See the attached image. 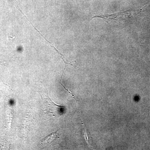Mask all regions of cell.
Returning a JSON list of instances; mask_svg holds the SVG:
<instances>
[{"label":"cell","mask_w":150,"mask_h":150,"mask_svg":"<svg viewBox=\"0 0 150 150\" xmlns=\"http://www.w3.org/2000/svg\"><path fill=\"white\" fill-rule=\"evenodd\" d=\"M57 137H58V134H57V131H56L50 134L41 140V144L42 145L49 144L51 142H53V141Z\"/></svg>","instance_id":"2"},{"label":"cell","mask_w":150,"mask_h":150,"mask_svg":"<svg viewBox=\"0 0 150 150\" xmlns=\"http://www.w3.org/2000/svg\"><path fill=\"white\" fill-rule=\"evenodd\" d=\"M81 123L83 127V136L84 137L88 145L90 147L91 146V145L90 144V138H91L90 135L89 133H88L87 130L86 129L83 121L81 122Z\"/></svg>","instance_id":"3"},{"label":"cell","mask_w":150,"mask_h":150,"mask_svg":"<svg viewBox=\"0 0 150 150\" xmlns=\"http://www.w3.org/2000/svg\"><path fill=\"white\" fill-rule=\"evenodd\" d=\"M45 100L46 101H45L44 103L46 111H47L46 112H48L50 114H55L57 112V111L59 110V108L61 109L64 108V106L55 104L49 97L48 98L45 99Z\"/></svg>","instance_id":"1"}]
</instances>
